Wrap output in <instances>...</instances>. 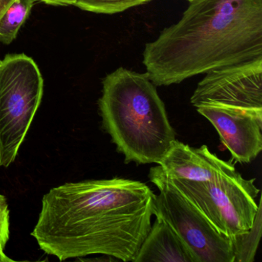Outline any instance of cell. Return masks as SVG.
I'll use <instances>...</instances> for the list:
<instances>
[{
  "label": "cell",
  "instance_id": "17",
  "mask_svg": "<svg viewBox=\"0 0 262 262\" xmlns=\"http://www.w3.org/2000/svg\"><path fill=\"white\" fill-rule=\"evenodd\" d=\"M14 260L10 258L7 254L4 253V248L0 245V262H13Z\"/></svg>",
  "mask_w": 262,
  "mask_h": 262
},
{
  "label": "cell",
  "instance_id": "7",
  "mask_svg": "<svg viewBox=\"0 0 262 262\" xmlns=\"http://www.w3.org/2000/svg\"><path fill=\"white\" fill-rule=\"evenodd\" d=\"M206 74L191 96L193 106L220 105L262 115V57Z\"/></svg>",
  "mask_w": 262,
  "mask_h": 262
},
{
  "label": "cell",
  "instance_id": "2",
  "mask_svg": "<svg viewBox=\"0 0 262 262\" xmlns=\"http://www.w3.org/2000/svg\"><path fill=\"white\" fill-rule=\"evenodd\" d=\"M182 18L145 44L156 86L262 57V0H191Z\"/></svg>",
  "mask_w": 262,
  "mask_h": 262
},
{
  "label": "cell",
  "instance_id": "6",
  "mask_svg": "<svg viewBox=\"0 0 262 262\" xmlns=\"http://www.w3.org/2000/svg\"><path fill=\"white\" fill-rule=\"evenodd\" d=\"M148 177L159 190L155 215L173 228L199 262H234L230 237L213 227L201 210L170 182L160 165L152 167Z\"/></svg>",
  "mask_w": 262,
  "mask_h": 262
},
{
  "label": "cell",
  "instance_id": "3",
  "mask_svg": "<svg viewBox=\"0 0 262 262\" xmlns=\"http://www.w3.org/2000/svg\"><path fill=\"white\" fill-rule=\"evenodd\" d=\"M102 125L126 164H159L176 139L148 75L120 67L102 81Z\"/></svg>",
  "mask_w": 262,
  "mask_h": 262
},
{
  "label": "cell",
  "instance_id": "13",
  "mask_svg": "<svg viewBox=\"0 0 262 262\" xmlns=\"http://www.w3.org/2000/svg\"><path fill=\"white\" fill-rule=\"evenodd\" d=\"M151 0H76L74 6L85 11L102 14H116L128 9L144 5Z\"/></svg>",
  "mask_w": 262,
  "mask_h": 262
},
{
  "label": "cell",
  "instance_id": "14",
  "mask_svg": "<svg viewBox=\"0 0 262 262\" xmlns=\"http://www.w3.org/2000/svg\"><path fill=\"white\" fill-rule=\"evenodd\" d=\"M10 239V209L7 198L0 194V245L5 248Z\"/></svg>",
  "mask_w": 262,
  "mask_h": 262
},
{
  "label": "cell",
  "instance_id": "1",
  "mask_svg": "<svg viewBox=\"0 0 262 262\" xmlns=\"http://www.w3.org/2000/svg\"><path fill=\"white\" fill-rule=\"evenodd\" d=\"M156 198L146 184L122 178L67 182L44 194L31 235L61 261L102 254L133 262Z\"/></svg>",
  "mask_w": 262,
  "mask_h": 262
},
{
  "label": "cell",
  "instance_id": "8",
  "mask_svg": "<svg viewBox=\"0 0 262 262\" xmlns=\"http://www.w3.org/2000/svg\"><path fill=\"white\" fill-rule=\"evenodd\" d=\"M217 130L222 143L234 162L248 164L262 150V115L220 105L196 108Z\"/></svg>",
  "mask_w": 262,
  "mask_h": 262
},
{
  "label": "cell",
  "instance_id": "10",
  "mask_svg": "<svg viewBox=\"0 0 262 262\" xmlns=\"http://www.w3.org/2000/svg\"><path fill=\"white\" fill-rule=\"evenodd\" d=\"M199 262L191 250L166 222L156 217L133 262Z\"/></svg>",
  "mask_w": 262,
  "mask_h": 262
},
{
  "label": "cell",
  "instance_id": "4",
  "mask_svg": "<svg viewBox=\"0 0 262 262\" xmlns=\"http://www.w3.org/2000/svg\"><path fill=\"white\" fill-rule=\"evenodd\" d=\"M43 95L36 62L24 54L0 61V166L16 160Z\"/></svg>",
  "mask_w": 262,
  "mask_h": 262
},
{
  "label": "cell",
  "instance_id": "11",
  "mask_svg": "<svg viewBox=\"0 0 262 262\" xmlns=\"http://www.w3.org/2000/svg\"><path fill=\"white\" fill-rule=\"evenodd\" d=\"M33 0H14L0 17V42L10 44L33 8Z\"/></svg>",
  "mask_w": 262,
  "mask_h": 262
},
{
  "label": "cell",
  "instance_id": "18",
  "mask_svg": "<svg viewBox=\"0 0 262 262\" xmlns=\"http://www.w3.org/2000/svg\"><path fill=\"white\" fill-rule=\"evenodd\" d=\"M188 1H189V2H190V1H191V0H188Z\"/></svg>",
  "mask_w": 262,
  "mask_h": 262
},
{
  "label": "cell",
  "instance_id": "9",
  "mask_svg": "<svg viewBox=\"0 0 262 262\" xmlns=\"http://www.w3.org/2000/svg\"><path fill=\"white\" fill-rule=\"evenodd\" d=\"M170 179L194 182L213 181L238 174L234 164L225 162L211 153L207 145L193 148L177 139L159 164Z\"/></svg>",
  "mask_w": 262,
  "mask_h": 262
},
{
  "label": "cell",
  "instance_id": "5",
  "mask_svg": "<svg viewBox=\"0 0 262 262\" xmlns=\"http://www.w3.org/2000/svg\"><path fill=\"white\" fill-rule=\"evenodd\" d=\"M168 178L221 234L231 237L251 229L261 202H255L260 191L255 179H244L240 173L206 182Z\"/></svg>",
  "mask_w": 262,
  "mask_h": 262
},
{
  "label": "cell",
  "instance_id": "16",
  "mask_svg": "<svg viewBox=\"0 0 262 262\" xmlns=\"http://www.w3.org/2000/svg\"><path fill=\"white\" fill-rule=\"evenodd\" d=\"M13 2L14 0H0V17Z\"/></svg>",
  "mask_w": 262,
  "mask_h": 262
},
{
  "label": "cell",
  "instance_id": "12",
  "mask_svg": "<svg viewBox=\"0 0 262 262\" xmlns=\"http://www.w3.org/2000/svg\"><path fill=\"white\" fill-rule=\"evenodd\" d=\"M261 235V202L254 219V224L248 232L230 237L234 253V262H253Z\"/></svg>",
  "mask_w": 262,
  "mask_h": 262
},
{
  "label": "cell",
  "instance_id": "15",
  "mask_svg": "<svg viewBox=\"0 0 262 262\" xmlns=\"http://www.w3.org/2000/svg\"><path fill=\"white\" fill-rule=\"evenodd\" d=\"M48 5L53 6H74L76 0H40Z\"/></svg>",
  "mask_w": 262,
  "mask_h": 262
}]
</instances>
